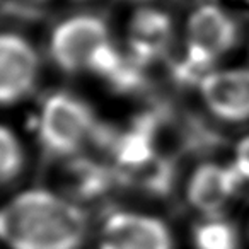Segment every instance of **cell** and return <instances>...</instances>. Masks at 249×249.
<instances>
[{
    "mask_svg": "<svg viewBox=\"0 0 249 249\" xmlns=\"http://www.w3.org/2000/svg\"><path fill=\"white\" fill-rule=\"evenodd\" d=\"M99 249H173V241L157 218L118 212L104 224Z\"/></svg>",
    "mask_w": 249,
    "mask_h": 249,
    "instance_id": "8992f818",
    "label": "cell"
},
{
    "mask_svg": "<svg viewBox=\"0 0 249 249\" xmlns=\"http://www.w3.org/2000/svg\"><path fill=\"white\" fill-rule=\"evenodd\" d=\"M152 126L149 124H140L135 130L121 137V140L116 145V157L120 164L130 169L143 166L154 157V147H152Z\"/></svg>",
    "mask_w": 249,
    "mask_h": 249,
    "instance_id": "30bf717a",
    "label": "cell"
},
{
    "mask_svg": "<svg viewBox=\"0 0 249 249\" xmlns=\"http://www.w3.org/2000/svg\"><path fill=\"white\" fill-rule=\"evenodd\" d=\"M86 232V213L52 191H24L0 208V241L11 249H79Z\"/></svg>",
    "mask_w": 249,
    "mask_h": 249,
    "instance_id": "6da1fadb",
    "label": "cell"
},
{
    "mask_svg": "<svg viewBox=\"0 0 249 249\" xmlns=\"http://www.w3.org/2000/svg\"><path fill=\"white\" fill-rule=\"evenodd\" d=\"M96 120L86 103L65 92L48 97L39 116V137L53 154L67 156L84 145L94 132Z\"/></svg>",
    "mask_w": 249,
    "mask_h": 249,
    "instance_id": "3957f363",
    "label": "cell"
},
{
    "mask_svg": "<svg viewBox=\"0 0 249 249\" xmlns=\"http://www.w3.org/2000/svg\"><path fill=\"white\" fill-rule=\"evenodd\" d=\"M22 166L21 143L5 126H0V184L16 178Z\"/></svg>",
    "mask_w": 249,
    "mask_h": 249,
    "instance_id": "7c38bea8",
    "label": "cell"
},
{
    "mask_svg": "<svg viewBox=\"0 0 249 249\" xmlns=\"http://www.w3.org/2000/svg\"><path fill=\"white\" fill-rule=\"evenodd\" d=\"M173 38V22L166 12L140 9L130 21L128 46L139 63L160 56Z\"/></svg>",
    "mask_w": 249,
    "mask_h": 249,
    "instance_id": "9c48e42d",
    "label": "cell"
},
{
    "mask_svg": "<svg viewBox=\"0 0 249 249\" xmlns=\"http://www.w3.org/2000/svg\"><path fill=\"white\" fill-rule=\"evenodd\" d=\"M200 96L217 120L249 123V65L205 72L200 79Z\"/></svg>",
    "mask_w": 249,
    "mask_h": 249,
    "instance_id": "5b68a950",
    "label": "cell"
},
{
    "mask_svg": "<svg viewBox=\"0 0 249 249\" xmlns=\"http://www.w3.org/2000/svg\"><path fill=\"white\" fill-rule=\"evenodd\" d=\"M244 181L232 164L205 162L195 169L188 183V201L198 212L215 217L227 207Z\"/></svg>",
    "mask_w": 249,
    "mask_h": 249,
    "instance_id": "ba28073f",
    "label": "cell"
},
{
    "mask_svg": "<svg viewBox=\"0 0 249 249\" xmlns=\"http://www.w3.org/2000/svg\"><path fill=\"white\" fill-rule=\"evenodd\" d=\"M38 67V55L26 39L0 35V104L24 97L35 86Z\"/></svg>",
    "mask_w": 249,
    "mask_h": 249,
    "instance_id": "52a82bcc",
    "label": "cell"
},
{
    "mask_svg": "<svg viewBox=\"0 0 249 249\" xmlns=\"http://www.w3.org/2000/svg\"><path fill=\"white\" fill-rule=\"evenodd\" d=\"M109 43L106 22L96 16H77L53 31L50 53L65 72L89 69L92 56Z\"/></svg>",
    "mask_w": 249,
    "mask_h": 249,
    "instance_id": "277c9868",
    "label": "cell"
},
{
    "mask_svg": "<svg viewBox=\"0 0 249 249\" xmlns=\"http://www.w3.org/2000/svg\"><path fill=\"white\" fill-rule=\"evenodd\" d=\"M232 166L237 171L241 179L249 183V133L235 142L232 152Z\"/></svg>",
    "mask_w": 249,
    "mask_h": 249,
    "instance_id": "4fadbf2b",
    "label": "cell"
},
{
    "mask_svg": "<svg viewBox=\"0 0 249 249\" xmlns=\"http://www.w3.org/2000/svg\"><path fill=\"white\" fill-rule=\"evenodd\" d=\"M246 235H248V239H249V218H248V225H246Z\"/></svg>",
    "mask_w": 249,
    "mask_h": 249,
    "instance_id": "5bb4252c",
    "label": "cell"
},
{
    "mask_svg": "<svg viewBox=\"0 0 249 249\" xmlns=\"http://www.w3.org/2000/svg\"><path fill=\"white\" fill-rule=\"evenodd\" d=\"M196 249H241V234L232 222L210 217L195 231Z\"/></svg>",
    "mask_w": 249,
    "mask_h": 249,
    "instance_id": "8fae6325",
    "label": "cell"
},
{
    "mask_svg": "<svg viewBox=\"0 0 249 249\" xmlns=\"http://www.w3.org/2000/svg\"><path fill=\"white\" fill-rule=\"evenodd\" d=\"M241 39L237 19L220 5L205 4L186 22V67L200 73L232 52Z\"/></svg>",
    "mask_w": 249,
    "mask_h": 249,
    "instance_id": "7a4b0ae2",
    "label": "cell"
}]
</instances>
